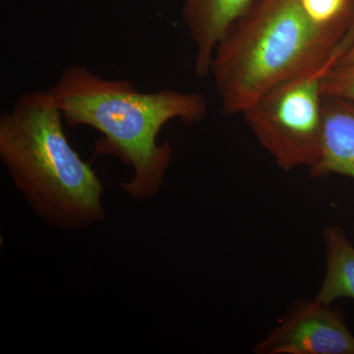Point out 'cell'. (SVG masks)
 <instances>
[{
  "label": "cell",
  "instance_id": "cell-1",
  "mask_svg": "<svg viewBox=\"0 0 354 354\" xmlns=\"http://www.w3.org/2000/svg\"><path fill=\"white\" fill-rule=\"evenodd\" d=\"M70 127H87L102 135L97 155L113 156L133 169L121 188L134 199L157 195L174 155L171 142L160 144V130L172 120L191 125L208 113L200 93L172 88L139 92L125 79H106L82 65L65 67L48 88Z\"/></svg>",
  "mask_w": 354,
  "mask_h": 354
},
{
  "label": "cell",
  "instance_id": "cell-2",
  "mask_svg": "<svg viewBox=\"0 0 354 354\" xmlns=\"http://www.w3.org/2000/svg\"><path fill=\"white\" fill-rule=\"evenodd\" d=\"M50 90L20 95L0 115V158L37 216L62 230L106 218L104 186L69 143Z\"/></svg>",
  "mask_w": 354,
  "mask_h": 354
},
{
  "label": "cell",
  "instance_id": "cell-3",
  "mask_svg": "<svg viewBox=\"0 0 354 354\" xmlns=\"http://www.w3.org/2000/svg\"><path fill=\"white\" fill-rule=\"evenodd\" d=\"M354 36L314 19L302 0H254L216 46L209 75L225 115L241 114L266 92Z\"/></svg>",
  "mask_w": 354,
  "mask_h": 354
},
{
  "label": "cell",
  "instance_id": "cell-4",
  "mask_svg": "<svg viewBox=\"0 0 354 354\" xmlns=\"http://www.w3.org/2000/svg\"><path fill=\"white\" fill-rule=\"evenodd\" d=\"M334 51L270 88L242 113L261 146L285 171L311 169L320 157L323 82L353 44Z\"/></svg>",
  "mask_w": 354,
  "mask_h": 354
},
{
  "label": "cell",
  "instance_id": "cell-5",
  "mask_svg": "<svg viewBox=\"0 0 354 354\" xmlns=\"http://www.w3.org/2000/svg\"><path fill=\"white\" fill-rule=\"evenodd\" d=\"M258 354H354V335L341 312L316 298L291 305L253 348Z\"/></svg>",
  "mask_w": 354,
  "mask_h": 354
},
{
  "label": "cell",
  "instance_id": "cell-6",
  "mask_svg": "<svg viewBox=\"0 0 354 354\" xmlns=\"http://www.w3.org/2000/svg\"><path fill=\"white\" fill-rule=\"evenodd\" d=\"M254 0H185L183 19L195 46V74L209 75L216 46Z\"/></svg>",
  "mask_w": 354,
  "mask_h": 354
},
{
  "label": "cell",
  "instance_id": "cell-7",
  "mask_svg": "<svg viewBox=\"0 0 354 354\" xmlns=\"http://www.w3.org/2000/svg\"><path fill=\"white\" fill-rule=\"evenodd\" d=\"M312 178L337 174L354 178V102L324 95L320 157Z\"/></svg>",
  "mask_w": 354,
  "mask_h": 354
},
{
  "label": "cell",
  "instance_id": "cell-8",
  "mask_svg": "<svg viewBox=\"0 0 354 354\" xmlns=\"http://www.w3.org/2000/svg\"><path fill=\"white\" fill-rule=\"evenodd\" d=\"M326 272L316 299L332 305L339 298L354 300V246L339 225H329L323 232Z\"/></svg>",
  "mask_w": 354,
  "mask_h": 354
},
{
  "label": "cell",
  "instance_id": "cell-9",
  "mask_svg": "<svg viewBox=\"0 0 354 354\" xmlns=\"http://www.w3.org/2000/svg\"><path fill=\"white\" fill-rule=\"evenodd\" d=\"M323 95L354 102V64L335 65L323 82Z\"/></svg>",
  "mask_w": 354,
  "mask_h": 354
},
{
  "label": "cell",
  "instance_id": "cell-10",
  "mask_svg": "<svg viewBox=\"0 0 354 354\" xmlns=\"http://www.w3.org/2000/svg\"><path fill=\"white\" fill-rule=\"evenodd\" d=\"M339 64H354V41L339 62Z\"/></svg>",
  "mask_w": 354,
  "mask_h": 354
}]
</instances>
